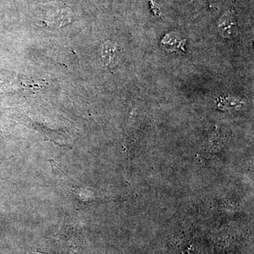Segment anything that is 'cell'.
Here are the masks:
<instances>
[{"instance_id": "6da1fadb", "label": "cell", "mask_w": 254, "mask_h": 254, "mask_svg": "<svg viewBox=\"0 0 254 254\" xmlns=\"http://www.w3.org/2000/svg\"><path fill=\"white\" fill-rule=\"evenodd\" d=\"M38 252L50 254H84L81 232L76 225L65 222L60 231L48 239Z\"/></svg>"}, {"instance_id": "7a4b0ae2", "label": "cell", "mask_w": 254, "mask_h": 254, "mask_svg": "<svg viewBox=\"0 0 254 254\" xmlns=\"http://www.w3.org/2000/svg\"><path fill=\"white\" fill-rule=\"evenodd\" d=\"M161 44L162 48L166 51L185 52L184 47L186 45V39H182L179 35L171 33L164 37Z\"/></svg>"}, {"instance_id": "3957f363", "label": "cell", "mask_w": 254, "mask_h": 254, "mask_svg": "<svg viewBox=\"0 0 254 254\" xmlns=\"http://www.w3.org/2000/svg\"><path fill=\"white\" fill-rule=\"evenodd\" d=\"M120 48L112 42L108 41L104 43L102 50V57L105 64L108 66H113L118 63L120 58Z\"/></svg>"}]
</instances>
